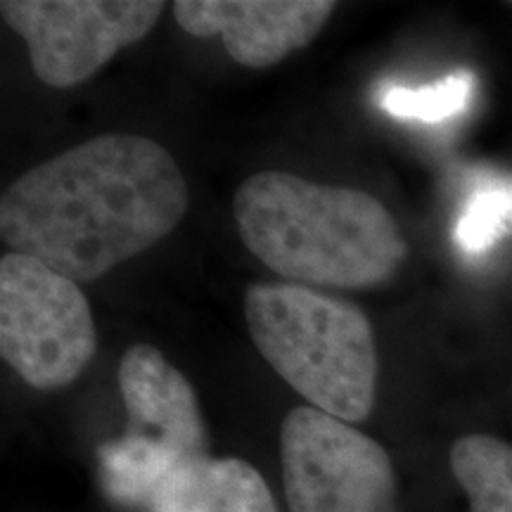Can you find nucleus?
I'll return each instance as SVG.
<instances>
[{"mask_svg":"<svg viewBox=\"0 0 512 512\" xmlns=\"http://www.w3.org/2000/svg\"><path fill=\"white\" fill-rule=\"evenodd\" d=\"M188 202V183L157 140L107 133L12 181L0 238L10 252L91 283L164 240Z\"/></svg>","mask_w":512,"mask_h":512,"instance_id":"obj_1","label":"nucleus"},{"mask_svg":"<svg viewBox=\"0 0 512 512\" xmlns=\"http://www.w3.org/2000/svg\"><path fill=\"white\" fill-rule=\"evenodd\" d=\"M245 247L285 283L368 290L387 283L408 245L389 209L358 188L259 171L235 192Z\"/></svg>","mask_w":512,"mask_h":512,"instance_id":"obj_2","label":"nucleus"},{"mask_svg":"<svg viewBox=\"0 0 512 512\" xmlns=\"http://www.w3.org/2000/svg\"><path fill=\"white\" fill-rule=\"evenodd\" d=\"M245 318L256 351L309 406L349 425L368 418L380 363L363 309L313 287L259 283Z\"/></svg>","mask_w":512,"mask_h":512,"instance_id":"obj_3","label":"nucleus"},{"mask_svg":"<svg viewBox=\"0 0 512 512\" xmlns=\"http://www.w3.org/2000/svg\"><path fill=\"white\" fill-rule=\"evenodd\" d=\"M98 351V332L79 283L41 261L0 259V356L38 392L69 387Z\"/></svg>","mask_w":512,"mask_h":512,"instance_id":"obj_4","label":"nucleus"},{"mask_svg":"<svg viewBox=\"0 0 512 512\" xmlns=\"http://www.w3.org/2000/svg\"><path fill=\"white\" fill-rule=\"evenodd\" d=\"M290 512H396L389 453L349 422L313 406L292 408L280 427Z\"/></svg>","mask_w":512,"mask_h":512,"instance_id":"obj_5","label":"nucleus"},{"mask_svg":"<svg viewBox=\"0 0 512 512\" xmlns=\"http://www.w3.org/2000/svg\"><path fill=\"white\" fill-rule=\"evenodd\" d=\"M159 0H3L0 15L24 38L34 74L50 88L91 81L121 48L155 29Z\"/></svg>","mask_w":512,"mask_h":512,"instance_id":"obj_6","label":"nucleus"},{"mask_svg":"<svg viewBox=\"0 0 512 512\" xmlns=\"http://www.w3.org/2000/svg\"><path fill=\"white\" fill-rule=\"evenodd\" d=\"M335 8L330 0H178L174 17L185 34L221 36L242 67L266 69L309 46Z\"/></svg>","mask_w":512,"mask_h":512,"instance_id":"obj_7","label":"nucleus"},{"mask_svg":"<svg viewBox=\"0 0 512 512\" xmlns=\"http://www.w3.org/2000/svg\"><path fill=\"white\" fill-rule=\"evenodd\" d=\"M126 434L166 448L181 463L207 456L195 389L181 370L150 344H136L119 363Z\"/></svg>","mask_w":512,"mask_h":512,"instance_id":"obj_8","label":"nucleus"},{"mask_svg":"<svg viewBox=\"0 0 512 512\" xmlns=\"http://www.w3.org/2000/svg\"><path fill=\"white\" fill-rule=\"evenodd\" d=\"M152 512H278L266 479L240 458L200 456L171 470Z\"/></svg>","mask_w":512,"mask_h":512,"instance_id":"obj_9","label":"nucleus"},{"mask_svg":"<svg viewBox=\"0 0 512 512\" xmlns=\"http://www.w3.org/2000/svg\"><path fill=\"white\" fill-rule=\"evenodd\" d=\"M470 512H512V446L491 434H465L448 456Z\"/></svg>","mask_w":512,"mask_h":512,"instance_id":"obj_10","label":"nucleus"},{"mask_svg":"<svg viewBox=\"0 0 512 512\" xmlns=\"http://www.w3.org/2000/svg\"><path fill=\"white\" fill-rule=\"evenodd\" d=\"M102 489L107 496L124 505H147L171 470L181 465V460L171 456L162 446L152 441L124 437L107 441L98 448Z\"/></svg>","mask_w":512,"mask_h":512,"instance_id":"obj_11","label":"nucleus"},{"mask_svg":"<svg viewBox=\"0 0 512 512\" xmlns=\"http://www.w3.org/2000/svg\"><path fill=\"white\" fill-rule=\"evenodd\" d=\"M472 86H475V79L470 72H456L432 86L387 88L382 93L380 105L392 117L437 124V121H446L465 110Z\"/></svg>","mask_w":512,"mask_h":512,"instance_id":"obj_12","label":"nucleus"},{"mask_svg":"<svg viewBox=\"0 0 512 512\" xmlns=\"http://www.w3.org/2000/svg\"><path fill=\"white\" fill-rule=\"evenodd\" d=\"M512 230V188H484L467 204L456 228L458 245L470 254H482Z\"/></svg>","mask_w":512,"mask_h":512,"instance_id":"obj_13","label":"nucleus"}]
</instances>
